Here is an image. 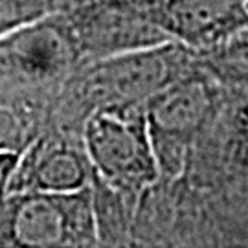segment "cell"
I'll return each instance as SVG.
<instances>
[{"label":"cell","instance_id":"8992f818","mask_svg":"<svg viewBox=\"0 0 248 248\" xmlns=\"http://www.w3.org/2000/svg\"><path fill=\"white\" fill-rule=\"evenodd\" d=\"M151 138L187 143L215 110V90L199 74H178L143 101Z\"/></svg>","mask_w":248,"mask_h":248},{"label":"cell","instance_id":"3957f363","mask_svg":"<svg viewBox=\"0 0 248 248\" xmlns=\"http://www.w3.org/2000/svg\"><path fill=\"white\" fill-rule=\"evenodd\" d=\"M79 57L105 59L173 41L138 0H94L64 18Z\"/></svg>","mask_w":248,"mask_h":248},{"label":"cell","instance_id":"52a82bcc","mask_svg":"<svg viewBox=\"0 0 248 248\" xmlns=\"http://www.w3.org/2000/svg\"><path fill=\"white\" fill-rule=\"evenodd\" d=\"M156 20L187 48H213L248 31V0H166Z\"/></svg>","mask_w":248,"mask_h":248},{"label":"cell","instance_id":"6da1fadb","mask_svg":"<svg viewBox=\"0 0 248 248\" xmlns=\"http://www.w3.org/2000/svg\"><path fill=\"white\" fill-rule=\"evenodd\" d=\"M83 149L94 175L124 193L136 195L158 182L143 103L94 108L85 122Z\"/></svg>","mask_w":248,"mask_h":248},{"label":"cell","instance_id":"7c38bea8","mask_svg":"<svg viewBox=\"0 0 248 248\" xmlns=\"http://www.w3.org/2000/svg\"><path fill=\"white\" fill-rule=\"evenodd\" d=\"M20 153H17V151L0 153V206L4 204L6 197L9 195V182H11V177H13V171L17 168Z\"/></svg>","mask_w":248,"mask_h":248},{"label":"cell","instance_id":"277c9868","mask_svg":"<svg viewBox=\"0 0 248 248\" xmlns=\"http://www.w3.org/2000/svg\"><path fill=\"white\" fill-rule=\"evenodd\" d=\"M78 59L81 57L70 28L57 13L0 39V64L31 83L61 78Z\"/></svg>","mask_w":248,"mask_h":248},{"label":"cell","instance_id":"8fae6325","mask_svg":"<svg viewBox=\"0 0 248 248\" xmlns=\"http://www.w3.org/2000/svg\"><path fill=\"white\" fill-rule=\"evenodd\" d=\"M26 131L18 114L9 107H0V153L20 151L26 147Z\"/></svg>","mask_w":248,"mask_h":248},{"label":"cell","instance_id":"ba28073f","mask_svg":"<svg viewBox=\"0 0 248 248\" xmlns=\"http://www.w3.org/2000/svg\"><path fill=\"white\" fill-rule=\"evenodd\" d=\"M90 182L92 166L85 149L57 138H39L20 153L9 193H70L90 186Z\"/></svg>","mask_w":248,"mask_h":248},{"label":"cell","instance_id":"4fadbf2b","mask_svg":"<svg viewBox=\"0 0 248 248\" xmlns=\"http://www.w3.org/2000/svg\"><path fill=\"white\" fill-rule=\"evenodd\" d=\"M247 35H248V31H247Z\"/></svg>","mask_w":248,"mask_h":248},{"label":"cell","instance_id":"30bf717a","mask_svg":"<svg viewBox=\"0 0 248 248\" xmlns=\"http://www.w3.org/2000/svg\"><path fill=\"white\" fill-rule=\"evenodd\" d=\"M57 13V0H0V39Z\"/></svg>","mask_w":248,"mask_h":248},{"label":"cell","instance_id":"9c48e42d","mask_svg":"<svg viewBox=\"0 0 248 248\" xmlns=\"http://www.w3.org/2000/svg\"><path fill=\"white\" fill-rule=\"evenodd\" d=\"M92 202H94V215L98 226L99 245H120L127 237V204L129 193L107 184L92 171Z\"/></svg>","mask_w":248,"mask_h":248},{"label":"cell","instance_id":"7a4b0ae2","mask_svg":"<svg viewBox=\"0 0 248 248\" xmlns=\"http://www.w3.org/2000/svg\"><path fill=\"white\" fill-rule=\"evenodd\" d=\"M92 187L70 193L17 191L0 206V247H96Z\"/></svg>","mask_w":248,"mask_h":248},{"label":"cell","instance_id":"5b68a950","mask_svg":"<svg viewBox=\"0 0 248 248\" xmlns=\"http://www.w3.org/2000/svg\"><path fill=\"white\" fill-rule=\"evenodd\" d=\"M178 46L180 43L169 41L99 59L94 79L96 87L101 89L105 105L143 103L166 83L175 79L180 74Z\"/></svg>","mask_w":248,"mask_h":248}]
</instances>
